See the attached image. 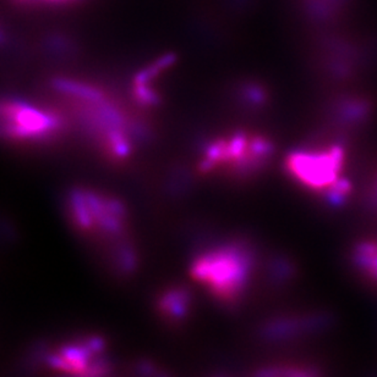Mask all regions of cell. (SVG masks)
Masks as SVG:
<instances>
[{"mask_svg": "<svg viewBox=\"0 0 377 377\" xmlns=\"http://www.w3.org/2000/svg\"><path fill=\"white\" fill-rule=\"evenodd\" d=\"M294 273H295V266L287 258L277 257L271 260V263L268 265V280L277 286L288 283L289 280H292Z\"/></svg>", "mask_w": 377, "mask_h": 377, "instance_id": "obj_10", "label": "cell"}, {"mask_svg": "<svg viewBox=\"0 0 377 377\" xmlns=\"http://www.w3.org/2000/svg\"><path fill=\"white\" fill-rule=\"evenodd\" d=\"M255 263V250L247 241L226 239L199 252L190 275L218 303L231 308L247 296Z\"/></svg>", "mask_w": 377, "mask_h": 377, "instance_id": "obj_1", "label": "cell"}, {"mask_svg": "<svg viewBox=\"0 0 377 377\" xmlns=\"http://www.w3.org/2000/svg\"><path fill=\"white\" fill-rule=\"evenodd\" d=\"M192 307L189 288L179 284L161 289L156 298V309L163 321L171 326H179L190 316Z\"/></svg>", "mask_w": 377, "mask_h": 377, "instance_id": "obj_8", "label": "cell"}, {"mask_svg": "<svg viewBox=\"0 0 377 377\" xmlns=\"http://www.w3.org/2000/svg\"><path fill=\"white\" fill-rule=\"evenodd\" d=\"M105 343L101 338H82L81 341L66 343L49 353L45 362L51 367L61 370H80L93 372L96 370L103 374L105 369H109V362L105 357Z\"/></svg>", "mask_w": 377, "mask_h": 377, "instance_id": "obj_6", "label": "cell"}, {"mask_svg": "<svg viewBox=\"0 0 377 377\" xmlns=\"http://www.w3.org/2000/svg\"><path fill=\"white\" fill-rule=\"evenodd\" d=\"M273 145L260 136L234 134L207 143L202 150L199 170L202 174H222L236 181H247L266 169Z\"/></svg>", "mask_w": 377, "mask_h": 377, "instance_id": "obj_3", "label": "cell"}, {"mask_svg": "<svg viewBox=\"0 0 377 377\" xmlns=\"http://www.w3.org/2000/svg\"><path fill=\"white\" fill-rule=\"evenodd\" d=\"M328 325L327 314H295L282 315L267 320L259 335L267 342H284L317 333Z\"/></svg>", "mask_w": 377, "mask_h": 377, "instance_id": "obj_7", "label": "cell"}, {"mask_svg": "<svg viewBox=\"0 0 377 377\" xmlns=\"http://www.w3.org/2000/svg\"><path fill=\"white\" fill-rule=\"evenodd\" d=\"M346 150L339 144L298 150L288 155L286 169L305 188L321 194L342 177Z\"/></svg>", "mask_w": 377, "mask_h": 377, "instance_id": "obj_5", "label": "cell"}, {"mask_svg": "<svg viewBox=\"0 0 377 377\" xmlns=\"http://www.w3.org/2000/svg\"><path fill=\"white\" fill-rule=\"evenodd\" d=\"M61 115L25 100L0 99V142L40 148L51 145L66 134Z\"/></svg>", "mask_w": 377, "mask_h": 377, "instance_id": "obj_4", "label": "cell"}, {"mask_svg": "<svg viewBox=\"0 0 377 377\" xmlns=\"http://www.w3.org/2000/svg\"><path fill=\"white\" fill-rule=\"evenodd\" d=\"M66 218L76 234L97 247L103 255L128 237V211L111 194L87 187L69 191L64 202Z\"/></svg>", "mask_w": 377, "mask_h": 377, "instance_id": "obj_2", "label": "cell"}, {"mask_svg": "<svg viewBox=\"0 0 377 377\" xmlns=\"http://www.w3.org/2000/svg\"><path fill=\"white\" fill-rule=\"evenodd\" d=\"M354 266L367 278L377 282V241H362L353 250Z\"/></svg>", "mask_w": 377, "mask_h": 377, "instance_id": "obj_9", "label": "cell"}, {"mask_svg": "<svg viewBox=\"0 0 377 377\" xmlns=\"http://www.w3.org/2000/svg\"><path fill=\"white\" fill-rule=\"evenodd\" d=\"M367 208L372 210V211H377V177L376 182L372 186V188L370 189V192L367 194Z\"/></svg>", "mask_w": 377, "mask_h": 377, "instance_id": "obj_11", "label": "cell"}]
</instances>
